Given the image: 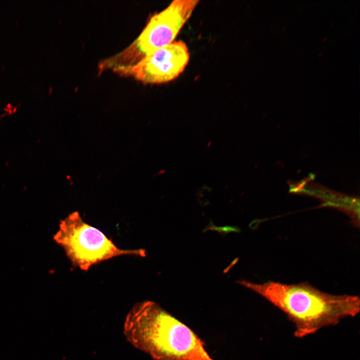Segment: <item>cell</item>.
<instances>
[{"instance_id": "cell-3", "label": "cell", "mask_w": 360, "mask_h": 360, "mask_svg": "<svg viewBox=\"0 0 360 360\" xmlns=\"http://www.w3.org/2000/svg\"><path fill=\"white\" fill-rule=\"evenodd\" d=\"M199 2L174 0L153 16L138 38L116 56L102 62L104 70L133 65L150 52L174 42Z\"/></svg>"}, {"instance_id": "cell-1", "label": "cell", "mask_w": 360, "mask_h": 360, "mask_svg": "<svg viewBox=\"0 0 360 360\" xmlns=\"http://www.w3.org/2000/svg\"><path fill=\"white\" fill-rule=\"evenodd\" d=\"M236 282L257 293L284 313L294 326L296 338L336 325L344 318L355 316L360 310L358 296L330 294L306 282L286 284L269 281L256 284L244 280Z\"/></svg>"}, {"instance_id": "cell-4", "label": "cell", "mask_w": 360, "mask_h": 360, "mask_svg": "<svg viewBox=\"0 0 360 360\" xmlns=\"http://www.w3.org/2000/svg\"><path fill=\"white\" fill-rule=\"evenodd\" d=\"M54 240L64 249L72 265L84 271L115 257L146 255L143 249L119 248L102 232L86 222L78 212L61 221Z\"/></svg>"}, {"instance_id": "cell-6", "label": "cell", "mask_w": 360, "mask_h": 360, "mask_svg": "<svg viewBox=\"0 0 360 360\" xmlns=\"http://www.w3.org/2000/svg\"><path fill=\"white\" fill-rule=\"evenodd\" d=\"M208 230L216 231L224 236L230 232H239L240 231V228L234 226H216L214 225L212 221L210 222L207 226L204 228V232H206Z\"/></svg>"}, {"instance_id": "cell-5", "label": "cell", "mask_w": 360, "mask_h": 360, "mask_svg": "<svg viewBox=\"0 0 360 360\" xmlns=\"http://www.w3.org/2000/svg\"><path fill=\"white\" fill-rule=\"evenodd\" d=\"M190 53L186 44L174 41L146 55L136 64L118 68L114 72L143 83L162 84L181 74L188 64Z\"/></svg>"}, {"instance_id": "cell-7", "label": "cell", "mask_w": 360, "mask_h": 360, "mask_svg": "<svg viewBox=\"0 0 360 360\" xmlns=\"http://www.w3.org/2000/svg\"><path fill=\"white\" fill-rule=\"evenodd\" d=\"M326 39V38H324V40H323L322 42H324Z\"/></svg>"}, {"instance_id": "cell-8", "label": "cell", "mask_w": 360, "mask_h": 360, "mask_svg": "<svg viewBox=\"0 0 360 360\" xmlns=\"http://www.w3.org/2000/svg\"><path fill=\"white\" fill-rule=\"evenodd\" d=\"M322 52L321 54H319V56H320L322 55Z\"/></svg>"}, {"instance_id": "cell-2", "label": "cell", "mask_w": 360, "mask_h": 360, "mask_svg": "<svg viewBox=\"0 0 360 360\" xmlns=\"http://www.w3.org/2000/svg\"><path fill=\"white\" fill-rule=\"evenodd\" d=\"M124 334L134 346L155 360H214L196 334L152 301L132 306L125 318Z\"/></svg>"}]
</instances>
